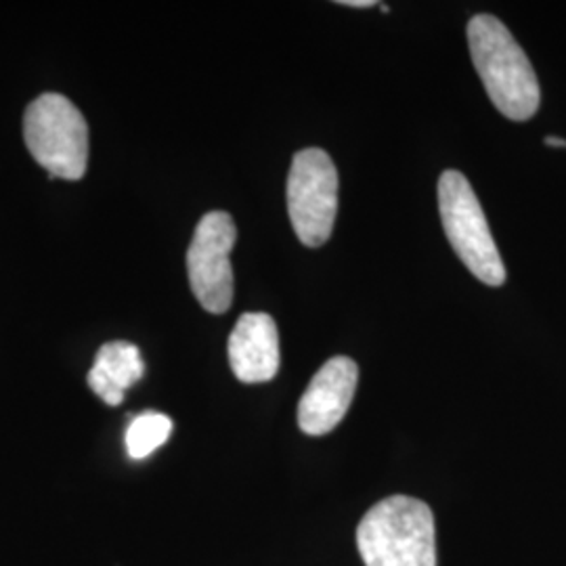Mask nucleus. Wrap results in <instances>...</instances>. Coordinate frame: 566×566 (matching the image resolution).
Masks as SVG:
<instances>
[{"instance_id": "1", "label": "nucleus", "mask_w": 566, "mask_h": 566, "mask_svg": "<svg viewBox=\"0 0 566 566\" xmlns=\"http://www.w3.org/2000/svg\"><path fill=\"white\" fill-rule=\"evenodd\" d=\"M472 63L493 105L514 122L535 116L542 103L537 74L523 46L493 15H476L468 23Z\"/></svg>"}, {"instance_id": "2", "label": "nucleus", "mask_w": 566, "mask_h": 566, "mask_svg": "<svg viewBox=\"0 0 566 566\" xmlns=\"http://www.w3.org/2000/svg\"><path fill=\"white\" fill-rule=\"evenodd\" d=\"M365 566H437V528L428 504L392 495L378 502L357 528Z\"/></svg>"}, {"instance_id": "3", "label": "nucleus", "mask_w": 566, "mask_h": 566, "mask_svg": "<svg viewBox=\"0 0 566 566\" xmlns=\"http://www.w3.org/2000/svg\"><path fill=\"white\" fill-rule=\"evenodd\" d=\"M23 139L51 179L78 181L88 164V126L67 97L44 93L23 116Z\"/></svg>"}, {"instance_id": "4", "label": "nucleus", "mask_w": 566, "mask_h": 566, "mask_svg": "<svg viewBox=\"0 0 566 566\" xmlns=\"http://www.w3.org/2000/svg\"><path fill=\"white\" fill-rule=\"evenodd\" d=\"M439 210L447 240L465 269L486 285L506 282V266L491 235L483 206L462 172L446 170L439 179Z\"/></svg>"}, {"instance_id": "5", "label": "nucleus", "mask_w": 566, "mask_h": 566, "mask_svg": "<svg viewBox=\"0 0 566 566\" xmlns=\"http://www.w3.org/2000/svg\"><path fill=\"white\" fill-rule=\"evenodd\" d=\"M338 170L324 149L311 147L294 156L287 175V212L298 240L324 245L338 214Z\"/></svg>"}, {"instance_id": "6", "label": "nucleus", "mask_w": 566, "mask_h": 566, "mask_svg": "<svg viewBox=\"0 0 566 566\" xmlns=\"http://www.w3.org/2000/svg\"><path fill=\"white\" fill-rule=\"evenodd\" d=\"M238 240V227L223 212H208L196 227L187 250V273L193 296L208 313L221 315L233 303L231 250Z\"/></svg>"}, {"instance_id": "7", "label": "nucleus", "mask_w": 566, "mask_h": 566, "mask_svg": "<svg viewBox=\"0 0 566 566\" xmlns=\"http://www.w3.org/2000/svg\"><path fill=\"white\" fill-rule=\"evenodd\" d=\"M359 367L348 357H334L315 374L298 403V426L308 437H322L340 424L353 403Z\"/></svg>"}, {"instance_id": "8", "label": "nucleus", "mask_w": 566, "mask_h": 566, "mask_svg": "<svg viewBox=\"0 0 566 566\" xmlns=\"http://www.w3.org/2000/svg\"><path fill=\"white\" fill-rule=\"evenodd\" d=\"M229 364L245 385L269 382L280 371V334L266 313H245L229 336Z\"/></svg>"}, {"instance_id": "9", "label": "nucleus", "mask_w": 566, "mask_h": 566, "mask_svg": "<svg viewBox=\"0 0 566 566\" xmlns=\"http://www.w3.org/2000/svg\"><path fill=\"white\" fill-rule=\"evenodd\" d=\"M145 364L142 350L130 343L103 344L95 365L88 371L91 390L107 405H120L126 388L143 378Z\"/></svg>"}, {"instance_id": "10", "label": "nucleus", "mask_w": 566, "mask_h": 566, "mask_svg": "<svg viewBox=\"0 0 566 566\" xmlns=\"http://www.w3.org/2000/svg\"><path fill=\"white\" fill-rule=\"evenodd\" d=\"M172 420L158 411L137 416L126 430V451L133 460H145L170 439Z\"/></svg>"}, {"instance_id": "11", "label": "nucleus", "mask_w": 566, "mask_h": 566, "mask_svg": "<svg viewBox=\"0 0 566 566\" xmlns=\"http://www.w3.org/2000/svg\"><path fill=\"white\" fill-rule=\"evenodd\" d=\"M340 4H344V7H374L376 2L374 0H340Z\"/></svg>"}, {"instance_id": "12", "label": "nucleus", "mask_w": 566, "mask_h": 566, "mask_svg": "<svg viewBox=\"0 0 566 566\" xmlns=\"http://www.w3.org/2000/svg\"><path fill=\"white\" fill-rule=\"evenodd\" d=\"M546 145L547 147H563V149H566L565 139H558V137H546Z\"/></svg>"}]
</instances>
